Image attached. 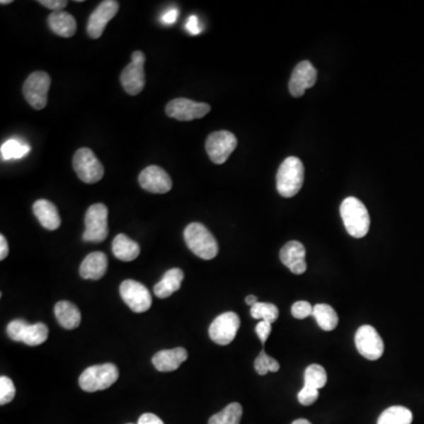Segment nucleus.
Wrapping results in <instances>:
<instances>
[{"mask_svg":"<svg viewBox=\"0 0 424 424\" xmlns=\"http://www.w3.org/2000/svg\"><path fill=\"white\" fill-rule=\"evenodd\" d=\"M340 216L349 235L362 239L370 229V216L365 204L355 197H348L340 204Z\"/></svg>","mask_w":424,"mask_h":424,"instance_id":"obj_1","label":"nucleus"},{"mask_svg":"<svg viewBox=\"0 0 424 424\" xmlns=\"http://www.w3.org/2000/svg\"><path fill=\"white\" fill-rule=\"evenodd\" d=\"M186 246L202 260H214L218 253V243L212 234L200 223H191L184 230Z\"/></svg>","mask_w":424,"mask_h":424,"instance_id":"obj_2","label":"nucleus"},{"mask_svg":"<svg viewBox=\"0 0 424 424\" xmlns=\"http://www.w3.org/2000/svg\"><path fill=\"white\" fill-rule=\"evenodd\" d=\"M304 182V165L297 157H287L277 172V191L281 196L290 198L297 195Z\"/></svg>","mask_w":424,"mask_h":424,"instance_id":"obj_3","label":"nucleus"},{"mask_svg":"<svg viewBox=\"0 0 424 424\" xmlns=\"http://www.w3.org/2000/svg\"><path fill=\"white\" fill-rule=\"evenodd\" d=\"M120 377V372L113 363L92 365L79 377V386L86 393H96L113 386Z\"/></svg>","mask_w":424,"mask_h":424,"instance_id":"obj_4","label":"nucleus"},{"mask_svg":"<svg viewBox=\"0 0 424 424\" xmlns=\"http://www.w3.org/2000/svg\"><path fill=\"white\" fill-rule=\"evenodd\" d=\"M6 333L11 340L37 347L47 340L49 328L44 323L28 324L24 319H14L7 326Z\"/></svg>","mask_w":424,"mask_h":424,"instance_id":"obj_5","label":"nucleus"},{"mask_svg":"<svg viewBox=\"0 0 424 424\" xmlns=\"http://www.w3.org/2000/svg\"><path fill=\"white\" fill-rule=\"evenodd\" d=\"M108 207L102 203L93 204L88 207L85 214V231L83 239L85 242L101 243L109 235L108 228Z\"/></svg>","mask_w":424,"mask_h":424,"instance_id":"obj_6","label":"nucleus"},{"mask_svg":"<svg viewBox=\"0 0 424 424\" xmlns=\"http://www.w3.org/2000/svg\"><path fill=\"white\" fill-rule=\"evenodd\" d=\"M72 164L78 178L86 184H95L104 176V166L88 147H81L74 154Z\"/></svg>","mask_w":424,"mask_h":424,"instance_id":"obj_7","label":"nucleus"},{"mask_svg":"<svg viewBox=\"0 0 424 424\" xmlns=\"http://www.w3.org/2000/svg\"><path fill=\"white\" fill-rule=\"evenodd\" d=\"M51 86V78L44 71H35L28 76L23 86V95L26 102L35 110H42L47 105V93Z\"/></svg>","mask_w":424,"mask_h":424,"instance_id":"obj_8","label":"nucleus"},{"mask_svg":"<svg viewBox=\"0 0 424 424\" xmlns=\"http://www.w3.org/2000/svg\"><path fill=\"white\" fill-rule=\"evenodd\" d=\"M145 56L142 51L132 53L131 63L124 69L120 74V83L127 93L137 96L141 93L145 86Z\"/></svg>","mask_w":424,"mask_h":424,"instance_id":"obj_9","label":"nucleus"},{"mask_svg":"<svg viewBox=\"0 0 424 424\" xmlns=\"http://www.w3.org/2000/svg\"><path fill=\"white\" fill-rule=\"evenodd\" d=\"M237 147V138L230 131H216L207 137L205 143L209 158L214 164H223Z\"/></svg>","mask_w":424,"mask_h":424,"instance_id":"obj_10","label":"nucleus"},{"mask_svg":"<svg viewBox=\"0 0 424 424\" xmlns=\"http://www.w3.org/2000/svg\"><path fill=\"white\" fill-rule=\"evenodd\" d=\"M210 110L211 106L205 103L193 102L188 98H176L168 103L165 108V113L173 120L190 122L203 118L210 113Z\"/></svg>","mask_w":424,"mask_h":424,"instance_id":"obj_11","label":"nucleus"},{"mask_svg":"<svg viewBox=\"0 0 424 424\" xmlns=\"http://www.w3.org/2000/svg\"><path fill=\"white\" fill-rule=\"evenodd\" d=\"M241 319L236 312H224L211 323L209 335L211 340L218 345H228L235 340Z\"/></svg>","mask_w":424,"mask_h":424,"instance_id":"obj_12","label":"nucleus"},{"mask_svg":"<svg viewBox=\"0 0 424 424\" xmlns=\"http://www.w3.org/2000/svg\"><path fill=\"white\" fill-rule=\"evenodd\" d=\"M355 343L358 353L369 361H376L382 357L384 353V343L377 333V330L372 326H362L355 336Z\"/></svg>","mask_w":424,"mask_h":424,"instance_id":"obj_13","label":"nucleus"},{"mask_svg":"<svg viewBox=\"0 0 424 424\" xmlns=\"http://www.w3.org/2000/svg\"><path fill=\"white\" fill-rule=\"evenodd\" d=\"M120 296L134 312H145L151 308L152 297L147 287L139 282L127 280L120 284Z\"/></svg>","mask_w":424,"mask_h":424,"instance_id":"obj_14","label":"nucleus"},{"mask_svg":"<svg viewBox=\"0 0 424 424\" xmlns=\"http://www.w3.org/2000/svg\"><path fill=\"white\" fill-rule=\"evenodd\" d=\"M120 10V3L116 0H104L88 18V35L90 38L98 39L102 37L106 25Z\"/></svg>","mask_w":424,"mask_h":424,"instance_id":"obj_15","label":"nucleus"},{"mask_svg":"<svg viewBox=\"0 0 424 424\" xmlns=\"http://www.w3.org/2000/svg\"><path fill=\"white\" fill-rule=\"evenodd\" d=\"M317 81V70L308 60L301 62L294 67L289 81L291 95L298 98L304 95L308 88H312Z\"/></svg>","mask_w":424,"mask_h":424,"instance_id":"obj_16","label":"nucleus"},{"mask_svg":"<svg viewBox=\"0 0 424 424\" xmlns=\"http://www.w3.org/2000/svg\"><path fill=\"white\" fill-rule=\"evenodd\" d=\"M139 184L144 190L151 193H166L172 189V181L168 172L157 165H150L144 168L139 175Z\"/></svg>","mask_w":424,"mask_h":424,"instance_id":"obj_17","label":"nucleus"},{"mask_svg":"<svg viewBox=\"0 0 424 424\" xmlns=\"http://www.w3.org/2000/svg\"><path fill=\"white\" fill-rule=\"evenodd\" d=\"M282 263L294 275L304 274L306 270L305 263V248L301 242L291 241L282 248L280 253Z\"/></svg>","mask_w":424,"mask_h":424,"instance_id":"obj_18","label":"nucleus"},{"mask_svg":"<svg viewBox=\"0 0 424 424\" xmlns=\"http://www.w3.org/2000/svg\"><path fill=\"white\" fill-rule=\"evenodd\" d=\"M186 360L188 351L184 348H175L157 353L152 358V363L158 372H168L177 370Z\"/></svg>","mask_w":424,"mask_h":424,"instance_id":"obj_19","label":"nucleus"},{"mask_svg":"<svg viewBox=\"0 0 424 424\" xmlns=\"http://www.w3.org/2000/svg\"><path fill=\"white\" fill-rule=\"evenodd\" d=\"M106 270H108V257L104 253L96 251L85 257L79 268V274L84 280L97 281L106 274Z\"/></svg>","mask_w":424,"mask_h":424,"instance_id":"obj_20","label":"nucleus"},{"mask_svg":"<svg viewBox=\"0 0 424 424\" xmlns=\"http://www.w3.org/2000/svg\"><path fill=\"white\" fill-rule=\"evenodd\" d=\"M33 214L42 224V228L47 230H57L62 224L59 212L57 210L56 205L49 200H39L33 204Z\"/></svg>","mask_w":424,"mask_h":424,"instance_id":"obj_21","label":"nucleus"},{"mask_svg":"<svg viewBox=\"0 0 424 424\" xmlns=\"http://www.w3.org/2000/svg\"><path fill=\"white\" fill-rule=\"evenodd\" d=\"M47 21H49L51 31L64 38L74 37V33L77 31V23H76L74 16L64 12V11L52 12L50 14Z\"/></svg>","mask_w":424,"mask_h":424,"instance_id":"obj_22","label":"nucleus"},{"mask_svg":"<svg viewBox=\"0 0 424 424\" xmlns=\"http://www.w3.org/2000/svg\"><path fill=\"white\" fill-rule=\"evenodd\" d=\"M57 321L64 329L72 330L79 326L81 314L79 309L69 301H60L55 306Z\"/></svg>","mask_w":424,"mask_h":424,"instance_id":"obj_23","label":"nucleus"},{"mask_svg":"<svg viewBox=\"0 0 424 424\" xmlns=\"http://www.w3.org/2000/svg\"><path fill=\"white\" fill-rule=\"evenodd\" d=\"M184 280V273L178 268H173L163 276L154 287V292L158 298H168L176 291L179 290Z\"/></svg>","mask_w":424,"mask_h":424,"instance_id":"obj_24","label":"nucleus"},{"mask_svg":"<svg viewBox=\"0 0 424 424\" xmlns=\"http://www.w3.org/2000/svg\"><path fill=\"white\" fill-rule=\"evenodd\" d=\"M113 253L116 258L123 262H132L136 260L139 253L141 248L137 242L129 239L127 235L120 234L116 236L113 242Z\"/></svg>","mask_w":424,"mask_h":424,"instance_id":"obj_25","label":"nucleus"},{"mask_svg":"<svg viewBox=\"0 0 424 424\" xmlns=\"http://www.w3.org/2000/svg\"><path fill=\"white\" fill-rule=\"evenodd\" d=\"M319 326L326 331H333L338 326L337 312L329 304H317L314 306V314Z\"/></svg>","mask_w":424,"mask_h":424,"instance_id":"obj_26","label":"nucleus"},{"mask_svg":"<svg viewBox=\"0 0 424 424\" xmlns=\"http://www.w3.org/2000/svg\"><path fill=\"white\" fill-rule=\"evenodd\" d=\"M413 413L408 408L394 406L383 411L377 424H411Z\"/></svg>","mask_w":424,"mask_h":424,"instance_id":"obj_27","label":"nucleus"},{"mask_svg":"<svg viewBox=\"0 0 424 424\" xmlns=\"http://www.w3.org/2000/svg\"><path fill=\"white\" fill-rule=\"evenodd\" d=\"M243 408L239 403L229 404L218 414L209 420V424H239L242 420Z\"/></svg>","mask_w":424,"mask_h":424,"instance_id":"obj_28","label":"nucleus"},{"mask_svg":"<svg viewBox=\"0 0 424 424\" xmlns=\"http://www.w3.org/2000/svg\"><path fill=\"white\" fill-rule=\"evenodd\" d=\"M1 159L3 161H11V159H19L26 156L31 151V147L28 144L18 141V139H8L1 145Z\"/></svg>","mask_w":424,"mask_h":424,"instance_id":"obj_29","label":"nucleus"},{"mask_svg":"<svg viewBox=\"0 0 424 424\" xmlns=\"http://www.w3.org/2000/svg\"><path fill=\"white\" fill-rule=\"evenodd\" d=\"M328 382V375L326 369L322 365H311L305 369L304 386H310L314 389H322Z\"/></svg>","mask_w":424,"mask_h":424,"instance_id":"obj_30","label":"nucleus"},{"mask_svg":"<svg viewBox=\"0 0 424 424\" xmlns=\"http://www.w3.org/2000/svg\"><path fill=\"white\" fill-rule=\"evenodd\" d=\"M251 316L253 319H260V321H264V322L273 323L276 322L280 315L278 308L276 305L273 303H262L258 302L257 304L251 306Z\"/></svg>","mask_w":424,"mask_h":424,"instance_id":"obj_31","label":"nucleus"},{"mask_svg":"<svg viewBox=\"0 0 424 424\" xmlns=\"http://www.w3.org/2000/svg\"><path fill=\"white\" fill-rule=\"evenodd\" d=\"M281 365L275 358L270 357L265 351L262 350L255 360V370L260 376L267 375L268 372H277Z\"/></svg>","mask_w":424,"mask_h":424,"instance_id":"obj_32","label":"nucleus"},{"mask_svg":"<svg viewBox=\"0 0 424 424\" xmlns=\"http://www.w3.org/2000/svg\"><path fill=\"white\" fill-rule=\"evenodd\" d=\"M16 396V386L12 379H8L7 376L0 377V404L10 403Z\"/></svg>","mask_w":424,"mask_h":424,"instance_id":"obj_33","label":"nucleus"},{"mask_svg":"<svg viewBox=\"0 0 424 424\" xmlns=\"http://www.w3.org/2000/svg\"><path fill=\"white\" fill-rule=\"evenodd\" d=\"M291 314H292L294 319H306V317H309V316H311L312 314H314V306H312L309 302L298 301L292 305Z\"/></svg>","mask_w":424,"mask_h":424,"instance_id":"obj_34","label":"nucleus"},{"mask_svg":"<svg viewBox=\"0 0 424 424\" xmlns=\"http://www.w3.org/2000/svg\"><path fill=\"white\" fill-rule=\"evenodd\" d=\"M319 390L306 386H303L297 395L299 403L303 404V406H311L312 403H315L316 401L319 400Z\"/></svg>","mask_w":424,"mask_h":424,"instance_id":"obj_35","label":"nucleus"},{"mask_svg":"<svg viewBox=\"0 0 424 424\" xmlns=\"http://www.w3.org/2000/svg\"><path fill=\"white\" fill-rule=\"evenodd\" d=\"M271 330H273V326H271V323L264 322V321H260V323L256 326V333L258 338H260V342L262 343L265 344L268 338L270 336Z\"/></svg>","mask_w":424,"mask_h":424,"instance_id":"obj_36","label":"nucleus"},{"mask_svg":"<svg viewBox=\"0 0 424 424\" xmlns=\"http://www.w3.org/2000/svg\"><path fill=\"white\" fill-rule=\"evenodd\" d=\"M38 3L42 5V6L52 10L53 12L63 11V8H65L67 6V4H69L67 0H39Z\"/></svg>","mask_w":424,"mask_h":424,"instance_id":"obj_37","label":"nucleus"},{"mask_svg":"<svg viewBox=\"0 0 424 424\" xmlns=\"http://www.w3.org/2000/svg\"><path fill=\"white\" fill-rule=\"evenodd\" d=\"M185 28L190 32V35H200L202 32V26H200V21H198V18L196 16H191L188 19Z\"/></svg>","mask_w":424,"mask_h":424,"instance_id":"obj_38","label":"nucleus"},{"mask_svg":"<svg viewBox=\"0 0 424 424\" xmlns=\"http://www.w3.org/2000/svg\"><path fill=\"white\" fill-rule=\"evenodd\" d=\"M137 424H164V422L161 421V418L156 415L147 413V414L142 415Z\"/></svg>","mask_w":424,"mask_h":424,"instance_id":"obj_39","label":"nucleus"},{"mask_svg":"<svg viewBox=\"0 0 424 424\" xmlns=\"http://www.w3.org/2000/svg\"><path fill=\"white\" fill-rule=\"evenodd\" d=\"M177 17H178V11L175 10V8H172V10L168 11L163 16V23L165 24H173L176 21H177Z\"/></svg>","mask_w":424,"mask_h":424,"instance_id":"obj_40","label":"nucleus"},{"mask_svg":"<svg viewBox=\"0 0 424 424\" xmlns=\"http://www.w3.org/2000/svg\"><path fill=\"white\" fill-rule=\"evenodd\" d=\"M8 255V244L5 236H0V260H4Z\"/></svg>","mask_w":424,"mask_h":424,"instance_id":"obj_41","label":"nucleus"},{"mask_svg":"<svg viewBox=\"0 0 424 424\" xmlns=\"http://www.w3.org/2000/svg\"><path fill=\"white\" fill-rule=\"evenodd\" d=\"M246 303L250 306H253V305L257 304L258 301H257L256 296H253V294H250L248 297L246 298Z\"/></svg>","mask_w":424,"mask_h":424,"instance_id":"obj_42","label":"nucleus"},{"mask_svg":"<svg viewBox=\"0 0 424 424\" xmlns=\"http://www.w3.org/2000/svg\"><path fill=\"white\" fill-rule=\"evenodd\" d=\"M292 424H311L308 420H304V418H298L296 421L292 422Z\"/></svg>","mask_w":424,"mask_h":424,"instance_id":"obj_43","label":"nucleus"},{"mask_svg":"<svg viewBox=\"0 0 424 424\" xmlns=\"http://www.w3.org/2000/svg\"><path fill=\"white\" fill-rule=\"evenodd\" d=\"M11 3H12V0H1V1H0V4H1V5H7V4Z\"/></svg>","mask_w":424,"mask_h":424,"instance_id":"obj_44","label":"nucleus"}]
</instances>
